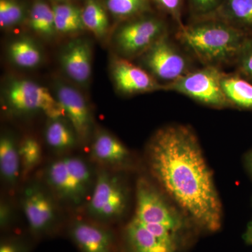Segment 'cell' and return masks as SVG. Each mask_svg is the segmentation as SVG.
I'll list each match as a JSON object with an SVG mask.
<instances>
[{
  "label": "cell",
  "mask_w": 252,
  "mask_h": 252,
  "mask_svg": "<svg viewBox=\"0 0 252 252\" xmlns=\"http://www.w3.org/2000/svg\"><path fill=\"white\" fill-rule=\"evenodd\" d=\"M147 154L150 171L165 192L202 228L220 229L221 205L193 130L183 125L159 129Z\"/></svg>",
  "instance_id": "6da1fadb"
},
{
  "label": "cell",
  "mask_w": 252,
  "mask_h": 252,
  "mask_svg": "<svg viewBox=\"0 0 252 252\" xmlns=\"http://www.w3.org/2000/svg\"><path fill=\"white\" fill-rule=\"evenodd\" d=\"M248 35L221 20L209 17L179 26L175 37L204 66L220 68L234 64Z\"/></svg>",
  "instance_id": "7a4b0ae2"
},
{
  "label": "cell",
  "mask_w": 252,
  "mask_h": 252,
  "mask_svg": "<svg viewBox=\"0 0 252 252\" xmlns=\"http://www.w3.org/2000/svg\"><path fill=\"white\" fill-rule=\"evenodd\" d=\"M96 172L84 158L67 156L46 165L43 182L59 202L78 207L85 205L90 196Z\"/></svg>",
  "instance_id": "3957f363"
},
{
  "label": "cell",
  "mask_w": 252,
  "mask_h": 252,
  "mask_svg": "<svg viewBox=\"0 0 252 252\" xmlns=\"http://www.w3.org/2000/svg\"><path fill=\"white\" fill-rule=\"evenodd\" d=\"M127 205V189L120 176L110 169H99L85 204L88 219L109 224L124 215Z\"/></svg>",
  "instance_id": "277c9868"
},
{
  "label": "cell",
  "mask_w": 252,
  "mask_h": 252,
  "mask_svg": "<svg viewBox=\"0 0 252 252\" xmlns=\"http://www.w3.org/2000/svg\"><path fill=\"white\" fill-rule=\"evenodd\" d=\"M20 202L33 236L42 238L54 234L59 225V202L44 182H28L21 191Z\"/></svg>",
  "instance_id": "5b68a950"
},
{
  "label": "cell",
  "mask_w": 252,
  "mask_h": 252,
  "mask_svg": "<svg viewBox=\"0 0 252 252\" xmlns=\"http://www.w3.org/2000/svg\"><path fill=\"white\" fill-rule=\"evenodd\" d=\"M139 58L142 67L164 86L194 69L188 55L176 45L168 34L159 39Z\"/></svg>",
  "instance_id": "8992f818"
},
{
  "label": "cell",
  "mask_w": 252,
  "mask_h": 252,
  "mask_svg": "<svg viewBox=\"0 0 252 252\" xmlns=\"http://www.w3.org/2000/svg\"><path fill=\"white\" fill-rule=\"evenodd\" d=\"M223 73L220 67L204 66L165 86V91L179 93L209 107H228L230 104L222 90Z\"/></svg>",
  "instance_id": "52a82bcc"
},
{
  "label": "cell",
  "mask_w": 252,
  "mask_h": 252,
  "mask_svg": "<svg viewBox=\"0 0 252 252\" xmlns=\"http://www.w3.org/2000/svg\"><path fill=\"white\" fill-rule=\"evenodd\" d=\"M6 102L15 112H41L49 119L65 118V113L57 98L46 88L26 79L11 81L5 93Z\"/></svg>",
  "instance_id": "ba28073f"
},
{
  "label": "cell",
  "mask_w": 252,
  "mask_h": 252,
  "mask_svg": "<svg viewBox=\"0 0 252 252\" xmlns=\"http://www.w3.org/2000/svg\"><path fill=\"white\" fill-rule=\"evenodd\" d=\"M167 34L165 21L153 16L139 18L118 30L114 44L124 59L139 57Z\"/></svg>",
  "instance_id": "9c48e42d"
},
{
  "label": "cell",
  "mask_w": 252,
  "mask_h": 252,
  "mask_svg": "<svg viewBox=\"0 0 252 252\" xmlns=\"http://www.w3.org/2000/svg\"><path fill=\"white\" fill-rule=\"evenodd\" d=\"M134 218L144 224H158L178 230L182 221L153 185L146 179H139L136 189V212Z\"/></svg>",
  "instance_id": "30bf717a"
},
{
  "label": "cell",
  "mask_w": 252,
  "mask_h": 252,
  "mask_svg": "<svg viewBox=\"0 0 252 252\" xmlns=\"http://www.w3.org/2000/svg\"><path fill=\"white\" fill-rule=\"evenodd\" d=\"M111 72L116 88L123 94H146L165 90V86L150 73L124 58H117L112 61Z\"/></svg>",
  "instance_id": "8fae6325"
},
{
  "label": "cell",
  "mask_w": 252,
  "mask_h": 252,
  "mask_svg": "<svg viewBox=\"0 0 252 252\" xmlns=\"http://www.w3.org/2000/svg\"><path fill=\"white\" fill-rule=\"evenodd\" d=\"M68 233L80 252H116L115 236L107 225L89 219L77 220Z\"/></svg>",
  "instance_id": "7c38bea8"
},
{
  "label": "cell",
  "mask_w": 252,
  "mask_h": 252,
  "mask_svg": "<svg viewBox=\"0 0 252 252\" xmlns=\"http://www.w3.org/2000/svg\"><path fill=\"white\" fill-rule=\"evenodd\" d=\"M56 96L79 141L85 142L92 130L93 118L84 96L67 85L58 86Z\"/></svg>",
  "instance_id": "4fadbf2b"
},
{
  "label": "cell",
  "mask_w": 252,
  "mask_h": 252,
  "mask_svg": "<svg viewBox=\"0 0 252 252\" xmlns=\"http://www.w3.org/2000/svg\"><path fill=\"white\" fill-rule=\"evenodd\" d=\"M61 65L68 77L74 82L84 85L89 82L92 71V51L84 39L71 41L63 50Z\"/></svg>",
  "instance_id": "5bb4252c"
},
{
  "label": "cell",
  "mask_w": 252,
  "mask_h": 252,
  "mask_svg": "<svg viewBox=\"0 0 252 252\" xmlns=\"http://www.w3.org/2000/svg\"><path fill=\"white\" fill-rule=\"evenodd\" d=\"M91 158L104 168H118L125 165L130 159L127 147L109 132H97L91 148Z\"/></svg>",
  "instance_id": "9a60e30c"
},
{
  "label": "cell",
  "mask_w": 252,
  "mask_h": 252,
  "mask_svg": "<svg viewBox=\"0 0 252 252\" xmlns=\"http://www.w3.org/2000/svg\"><path fill=\"white\" fill-rule=\"evenodd\" d=\"M125 237L131 252H175V245L159 240L134 217L126 225Z\"/></svg>",
  "instance_id": "2e32d148"
},
{
  "label": "cell",
  "mask_w": 252,
  "mask_h": 252,
  "mask_svg": "<svg viewBox=\"0 0 252 252\" xmlns=\"http://www.w3.org/2000/svg\"><path fill=\"white\" fill-rule=\"evenodd\" d=\"M0 175L8 188L14 189L21 180L19 144L9 134L0 139Z\"/></svg>",
  "instance_id": "e0dca14e"
},
{
  "label": "cell",
  "mask_w": 252,
  "mask_h": 252,
  "mask_svg": "<svg viewBox=\"0 0 252 252\" xmlns=\"http://www.w3.org/2000/svg\"><path fill=\"white\" fill-rule=\"evenodd\" d=\"M210 17L218 18L247 34H252V0H223Z\"/></svg>",
  "instance_id": "ac0fdd59"
},
{
  "label": "cell",
  "mask_w": 252,
  "mask_h": 252,
  "mask_svg": "<svg viewBox=\"0 0 252 252\" xmlns=\"http://www.w3.org/2000/svg\"><path fill=\"white\" fill-rule=\"evenodd\" d=\"M221 86L230 107L252 111V83L238 73H223Z\"/></svg>",
  "instance_id": "d6986e66"
},
{
  "label": "cell",
  "mask_w": 252,
  "mask_h": 252,
  "mask_svg": "<svg viewBox=\"0 0 252 252\" xmlns=\"http://www.w3.org/2000/svg\"><path fill=\"white\" fill-rule=\"evenodd\" d=\"M46 143L55 152L65 153L77 146L78 138L75 131L63 119H49L45 130Z\"/></svg>",
  "instance_id": "ffe728a7"
},
{
  "label": "cell",
  "mask_w": 252,
  "mask_h": 252,
  "mask_svg": "<svg viewBox=\"0 0 252 252\" xmlns=\"http://www.w3.org/2000/svg\"><path fill=\"white\" fill-rule=\"evenodd\" d=\"M9 51L10 58L20 67H36L42 59L39 48L32 41L26 38L11 43Z\"/></svg>",
  "instance_id": "44dd1931"
},
{
  "label": "cell",
  "mask_w": 252,
  "mask_h": 252,
  "mask_svg": "<svg viewBox=\"0 0 252 252\" xmlns=\"http://www.w3.org/2000/svg\"><path fill=\"white\" fill-rule=\"evenodd\" d=\"M56 31L69 34L83 31L85 28L82 20V11L71 4H57L52 8Z\"/></svg>",
  "instance_id": "7402d4cb"
},
{
  "label": "cell",
  "mask_w": 252,
  "mask_h": 252,
  "mask_svg": "<svg viewBox=\"0 0 252 252\" xmlns=\"http://www.w3.org/2000/svg\"><path fill=\"white\" fill-rule=\"evenodd\" d=\"M84 26L97 36L105 35L108 30L109 21L105 11L96 0H88L82 10Z\"/></svg>",
  "instance_id": "603a6c76"
},
{
  "label": "cell",
  "mask_w": 252,
  "mask_h": 252,
  "mask_svg": "<svg viewBox=\"0 0 252 252\" xmlns=\"http://www.w3.org/2000/svg\"><path fill=\"white\" fill-rule=\"evenodd\" d=\"M31 26L38 34L49 37L56 31L54 10L43 1H36L31 12Z\"/></svg>",
  "instance_id": "cb8c5ba5"
},
{
  "label": "cell",
  "mask_w": 252,
  "mask_h": 252,
  "mask_svg": "<svg viewBox=\"0 0 252 252\" xmlns=\"http://www.w3.org/2000/svg\"><path fill=\"white\" fill-rule=\"evenodd\" d=\"M21 163V180H26L42 160V149L39 142L32 137H26L19 144Z\"/></svg>",
  "instance_id": "d4e9b609"
},
{
  "label": "cell",
  "mask_w": 252,
  "mask_h": 252,
  "mask_svg": "<svg viewBox=\"0 0 252 252\" xmlns=\"http://www.w3.org/2000/svg\"><path fill=\"white\" fill-rule=\"evenodd\" d=\"M107 6L114 16L130 18L144 12L148 4L147 0H107Z\"/></svg>",
  "instance_id": "484cf974"
},
{
  "label": "cell",
  "mask_w": 252,
  "mask_h": 252,
  "mask_svg": "<svg viewBox=\"0 0 252 252\" xmlns=\"http://www.w3.org/2000/svg\"><path fill=\"white\" fill-rule=\"evenodd\" d=\"M24 17L22 6L14 0H0V25L11 28L19 24Z\"/></svg>",
  "instance_id": "4316f807"
},
{
  "label": "cell",
  "mask_w": 252,
  "mask_h": 252,
  "mask_svg": "<svg viewBox=\"0 0 252 252\" xmlns=\"http://www.w3.org/2000/svg\"><path fill=\"white\" fill-rule=\"evenodd\" d=\"M234 64L235 72L252 83V34L244 41Z\"/></svg>",
  "instance_id": "83f0119b"
},
{
  "label": "cell",
  "mask_w": 252,
  "mask_h": 252,
  "mask_svg": "<svg viewBox=\"0 0 252 252\" xmlns=\"http://www.w3.org/2000/svg\"><path fill=\"white\" fill-rule=\"evenodd\" d=\"M223 0H189L190 13L195 19L213 16Z\"/></svg>",
  "instance_id": "f1b7e54d"
},
{
  "label": "cell",
  "mask_w": 252,
  "mask_h": 252,
  "mask_svg": "<svg viewBox=\"0 0 252 252\" xmlns=\"http://www.w3.org/2000/svg\"><path fill=\"white\" fill-rule=\"evenodd\" d=\"M162 9L165 10L175 20L179 26H182L181 12L183 0H155Z\"/></svg>",
  "instance_id": "f546056e"
},
{
  "label": "cell",
  "mask_w": 252,
  "mask_h": 252,
  "mask_svg": "<svg viewBox=\"0 0 252 252\" xmlns=\"http://www.w3.org/2000/svg\"><path fill=\"white\" fill-rule=\"evenodd\" d=\"M0 252H29V248L21 239L10 237L1 240Z\"/></svg>",
  "instance_id": "4dcf8cb0"
},
{
  "label": "cell",
  "mask_w": 252,
  "mask_h": 252,
  "mask_svg": "<svg viewBox=\"0 0 252 252\" xmlns=\"http://www.w3.org/2000/svg\"><path fill=\"white\" fill-rule=\"evenodd\" d=\"M14 220V210L7 200H1L0 203V227L1 230L9 228Z\"/></svg>",
  "instance_id": "1f68e13d"
},
{
  "label": "cell",
  "mask_w": 252,
  "mask_h": 252,
  "mask_svg": "<svg viewBox=\"0 0 252 252\" xmlns=\"http://www.w3.org/2000/svg\"><path fill=\"white\" fill-rule=\"evenodd\" d=\"M245 164H246V167L249 172L252 176V149L248 152L246 157H245Z\"/></svg>",
  "instance_id": "d6a6232c"
},
{
  "label": "cell",
  "mask_w": 252,
  "mask_h": 252,
  "mask_svg": "<svg viewBox=\"0 0 252 252\" xmlns=\"http://www.w3.org/2000/svg\"><path fill=\"white\" fill-rule=\"evenodd\" d=\"M246 240L249 243L252 245V220L248 225V230H247Z\"/></svg>",
  "instance_id": "836d02e7"
}]
</instances>
